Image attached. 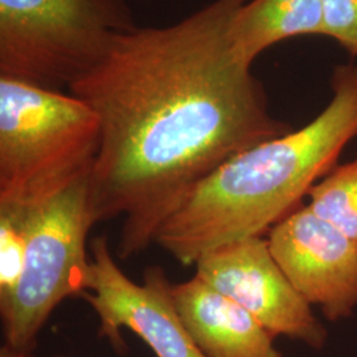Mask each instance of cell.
<instances>
[{"label": "cell", "instance_id": "cell-1", "mask_svg": "<svg viewBox=\"0 0 357 357\" xmlns=\"http://www.w3.org/2000/svg\"><path fill=\"white\" fill-rule=\"evenodd\" d=\"M246 1L213 0L174 26L125 32L69 88L100 119L90 218H123L122 259L155 243L216 168L293 130L270 113L252 65L231 47L230 26Z\"/></svg>", "mask_w": 357, "mask_h": 357}, {"label": "cell", "instance_id": "cell-2", "mask_svg": "<svg viewBox=\"0 0 357 357\" xmlns=\"http://www.w3.org/2000/svg\"><path fill=\"white\" fill-rule=\"evenodd\" d=\"M326 109L306 126L233 156L203 178L158 230L181 265L228 243L261 237L290 215L357 138V65H337Z\"/></svg>", "mask_w": 357, "mask_h": 357}, {"label": "cell", "instance_id": "cell-3", "mask_svg": "<svg viewBox=\"0 0 357 357\" xmlns=\"http://www.w3.org/2000/svg\"><path fill=\"white\" fill-rule=\"evenodd\" d=\"M100 147L85 101L0 76V204L33 208L89 180Z\"/></svg>", "mask_w": 357, "mask_h": 357}, {"label": "cell", "instance_id": "cell-4", "mask_svg": "<svg viewBox=\"0 0 357 357\" xmlns=\"http://www.w3.org/2000/svg\"><path fill=\"white\" fill-rule=\"evenodd\" d=\"M134 28L128 0H0V76L69 89Z\"/></svg>", "mask_w": 357, "mask_h": 357}, {"label": "cell", "instance_id": "cell-5", "mask_svg": "<svg viewBox=\"0 0 357 357\" xmlns=\"http://www.w3.org/2000/svg\"><path fill=\"white\" fill-rule=\"evenodd\" d=\"M88 181L29 208L23 271L13 299L0 308L4 344L33 351L56 307L69 296L86 293V237L93 227Z\"/></svg>", "mask_w": 357, "mask_h": 357}, {"label": "cell", "instance_id": "cell-6", "mask_svg": "<svg viewBox=\"0 0 357 357\" xmlns=\"http://www.w3.org/2000/svg\"><path fill=\"white\" fill-rule=\"evenodd\" d=\"M86 293L100 320L98 335L116 349L125 344L121 330L137 333L156 357H205L180 317L172 284L160 266L144 270L143 283L131 281L115 262L106 236L90 243Z\"/></svg>", "mask_w": 357, "mask_h": 357}, {"label": "cell", "instance_id": "cell-7", "mask_svg": "<svg viewBox=\"0 0 357 357\" xmlns=\"http://www.w3.org/2000/svg\"><path fill=\"white\" fill-rule=\"evenodd\" d=\"M195 266L196 277L245 308L274 337L286 336L317 349L326 343L323 326L274 259L268 238L217 248Z\"/></svg>", "mask_w": 357, "mask_h": 357}, {"label": "cell", "instance_id": "cell-8", "mask_svg": "<svg viewBox=\"0 0 357 357\" xmlns=\"http://www.w3.org/2000/svg\"><path fill=\"white\" fill-rule=\"evenodd\" d=\"M270 252L294 289L331 321L357 307V243L308 205L268 231Z\"/></svg>", "mask_w": 357, "mask_h": 357}, {"label": "cell", "instance_id": "cell-9", "mask_svg": "<svg viewBox=\"0 0 357 357\" xmlns=\"http://www.w3.org/2000/svg\"><path fill=\"white\" fill-rule=\"evenodd\" d=\"M172 294L205 357H282L275 337L252 314L199 277L172 284Z\"/></svg>", "mask_w": 357, "mask_h": 357}, {"label": "cell", "instance_id": "cell-10", "mask_svg": "<svg viewBox=\"0 0 357 357\" xmlns=\"http://www.w3.org/2000/svg\"><path fill=\"white\" fill-rule=\"evenodd\" d=\"M307 35H323L321 0H248L230 26L233 50L250 65L268 47Z\"/></svg>", "mask_w": 357, "mask_h": 357}, {"label": "cell", "instance_id": "cell-11", "mask_svg": "<svg viewBox=\"0 0 357 357\" xmlns=\"http://www.w3.org/2000/svg\"><path fill=\"white\" fill-rule=\"evenodd\" d=\"M308 206L357 243V158L336 166L307 193Z\"/></svg>", "mask_w": 357, "mask_h": 357}, {"label": "cell", "instance_id": "cell-12", "mask_svg": "<svg viewBox=\"0 0 357 357\" xmlns=\"http://www.w3.org/2000/svg\"><path fill=\"white\" fill-rule=\"evenodd\" d=\"M29 208L0 204V308L13 299L26 259Z\"/></svg>", "mask_w": 357, "mask_h": 357}, {"label": "cell", "instance_id": "cell-13", "mask_svg": "<svg viewBox=\"0 0 357 357\" xmlns=\"http://www.w3.org/2000/svg\"><path fill=\"white\" fill-rule=\"evenodd\" d=\"M323 36L357 57V0H321Z\"/></svg>", "mask_w": 357, "mask_h": 357}, {"label": "cell", "instance_id": "cell-14", "mask_svg": "<svg viewBox=\"0 0 357 357\" xmlns=\"http://www.w3.org/2000/svg\"><path fill=\"white\" fill-rule=\"evenodd\" d=\"M0 357H35V355H33V351L17 349V348L4 344L0 348Z\"/></svg>", "mask_w": 357, "mask_h": 357}, {"label": "cell", "instance_id": "cell-15", "mask_svg": "<svg viewBox=\"0 0 357 357\" xmlns=\"http://www.w3.org/2000/svg\"><path fill=\"white\" fill-rule=\"evenodd\" d=\"M53 357H65V356H53Z\"/></svg>", "mask_w": 357, "mask_h": 357}]
</instances>
